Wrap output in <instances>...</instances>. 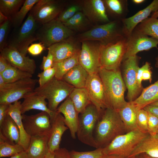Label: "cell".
<instances>
[{"mask_svg":"<svg viewBox=\"0 0 158 158\" xmlns=\"http://www.w3.org/2000/svg\"><path fill=\"white\" fill-rule=\"evenodd\" d=\"M57 111L63 114L64 123L70 130L72 138L75 139L79 124V114L69 97L58 108Z\"/></svg>","mask_w":158,"mask_h":158,"instance_id":"cell-21","label":"cell"},{"mask_svg":"<svg viewBox=\"0 0 158 158\" xmlns=\"http://www.w3.org/2000/svg\"><path fill=\"white\" fill-rule=\"evenodd\" d=\"M140 58L136 55L130 57L122 62L123 79L128 90L127 99L129 102L136 99L143 89L138 85L136 77Z\"/></svg>","mask_w":158,"mask_h":158,"instance_id":"cell-11","label":"cell"},{"mask_svg":"<svg viewBox=\"0 0 158 158\" xmlns=\"http://www.w3.org/2000/svg\"><path fill=\"white\" fill-rule=\"evenodd\" d=\"M49 137H31L29 147L26 151L28 158H45L49 152L48 147Z\"/></svg>","mask_w":158,"mask_h":158,"instance_id":"cell-25","label":"cell"},{"mask_svg":"<svg viewBox=\"0 0 158 158\" xmlns=\"http://www.w3.org/2000/svg\"><path fill=\"white\" fill-rule=\"evenodd\" d=\"M149 134L138 128L119 135L102 148L103 153L105 156L128 158Z\"/></svg>","mask_w":158,"mask_h":158,"instance_id":"cell-3","label":"cell"},{"mask_svg":"<svg viewBox=\"0 0 158 158\" xmlns=\"http://www.w3.org/2000/svg\"><path fill=\"white\" fill-rule=\"evenodd\" d=\"M82 8L83 12L90 21L105 23L110 21L103 0H85Z\"/></svg>","mask_w":158,"mask_h":158,"instance_id":"cell-18","label":"cell"},{"mask_svg":"<svg viewBox=\"0 0 158 158\" xmlns=\"http://www.w3.org/2000/svg\"><path fill=\"white\" fill-rule=\"evenodd\" d=\"M45 97L34 90L27 94L24 98L21 104L20 111L22 114L32 109H36L45 111L49 115L50 120L55 117L56 112L50 110L48 108V103Z\"/></svg>","mask_w":158,"mask_h":158,"instance_id":"cell-20","label":"cell"},{"mask_svg":"<svg viewBox=\"0 0 158 158\" xmlns=\"http://www.w3.org/2000/svg\"><path fill=\"white\" fill-rule=\"evenodd\" d=\"M54 152V158H71L69 152L65 148H60Z\"/></svg>","mask_w":158,"mask_h":158,"instance_id":"cell-48","label":"cell"},{"mask_svg":"<svg viewBox=\"0 0 158 158\" xmlns=\"http://www.w3.org/2000/svg\"><path fill=\"white\" fill-rule=\"evenodd\" d=\"M80 114L76 133L78 139L85 144L98 148L94 134L96 125L101 117L100 114L91 103Z\"/></svg>","mask_w":158,"mask_h":158,"instance_id":"cell-6","label":"cell"},{"mask_svg":"<svg viewBox=\"0 0 158 158\" xmlns=\"http://www.w3.org/2000/svg\"><path fill=\"white\" fill-rule=\"evenodd\" d=\"M47 49L53 56L54 63L70 57L80 51L71 37L53 44Z\"/></svg>","mask_w":158,"mask_h":158,"instance_id":"cell-23","label":"cell"},{"mask_svg":"<svg viewBox=\"0 0 158 158\" xmlns=\"http://www.w3.org/2000/svg\"><path fill=\"white\" fill-rule=\"evenodd\" d=\"M151 17L157 18H158V10L157 11L152 13Z\"/></svg>","mask_w":158,"mask_h":158,"instance_id":"cell-59","label":"cell"},{"mask_svg":"<svg viewBox=\"0 0 158 158\" xmlns=\"http://www.w3.org/2000/svg\"><path fill=\"white\" fill-rule=\"evenodd\" d=\"M69 97L79 114L83 112L86 107L92 103L85 88H74Z\"/></svg>","mask_w":158,"mask_h":158,"instance_id":"cell-31","label":"cell"},{"mask_svg":"<svg viewBox=\"0 0 158 158\" xmlns=\"http://www.w3.org/2000/svg\"><path fill=\"white\" fill-rule=\"evenodd\" d=\"M128 38L107 45L99 44L101 67L109 70L120 69L126 53Z\"/></svg>","mask_w":158,"mask_h":158,"instance_id":"cell-8","label":"cell"},{"mask_svg":"<svg viewBox=\"0 0 158 158\" xmlns=\"http://www.w3.org/2000/svg\"><path fill=\"white\" fill-rule=\"evenodd\" d=\"M158 41L157 40L133 31L128 38L126 50L123 61L130 57L136 55L140 51H148L154 47L158 49Z\"/></svg>","mask_w":158,"mask_h":158,"instance_id":"cell-16","label":"cell"},{"mask_svg":"<svg viewBox=\"0 0 158 158\" xmlns=\"http://www.w3.org/2000/svg\"><path fill=\"white\" fill-rule=\"evenodd\" d=\"M9 104H0V125L4 121L7 115V111Z\"/></svg>","mask_w":158,"mask_h":158,"instance_id":"cell-49","label":"cell"},{"mask_svg":"<svg viewBox=\"0 0 158 158\" xmlns=\"http://www.w3.org/2000/svg\"><path fill=\"white\" fill-rule=\"evenodd\" d=\"M56 69L53 66L38 74V82L39 87H42L47 83L55 76Z\"/></svg>","mask_w":158,"mask_h":158,"instance_id":"cell-43","label":"cell"},{"mask_svg":"<svg viewBox=\"0 0 158 158\" xmlns=\"http://www.w3.org/2000/svg\"><path fill=\"white\" fill-rule=\"evenodd\" d=\"M155 60V66L156 68H158V55L156 58Z\"/></svg>","mask_w":158,"mask_h":158,"instance_id":"cell-60","label":"cell"},{"mask_svg":"<svg viewBox=\"0 0 158 158\" xmlns=\"http://www.w3.org/2000/svg\"><path fill=\"white\" fill-rule=\"evenodd\" d=\"M79 55V63L89 74L98 73L101 67L99 43L90 41L82 42Z\"/></svg>","mask_w":158,"mask_h":158,"instance_id":"cell-13","label":"cell"},{"mask_svg":"<svg viewBox=\"0 0 158 158\" xmlns=\"http://www.w3.org/2000/svg\"><path fill=\"white\" fill-rule=\"evenodd\" d=\"M104 158H122L114 156H105Z\"/></svg>","mask_w":158,"mask_h":158,"instance_id":"cell-61","label":"cell"},{"mask_svg":"<svg viewBox=\"0 0 158 158\" xmlns=\"http://www.w3.org/2000/svg\"><path fill=\"white\" fill-rule=\"evenodd\" d=\"M152 72L151 70L150 64L143 70L142 74V80H149L151 83L152 80Z\"/></svg>","mask_w":158,"mask_h":158,"instance_id":"cell-51","label":"cell"},{"mask_svg":"<svg viewBox=\"0 0 158 158\" xmlns=\"http://www.w3.org/2000/svg\"><path fill=\"white\" fill-rule=\"evenodd\" d=\"M143 109L158 117V106L150 104L146 106Z\"/></svg>","mask_w":158,"mask_h":158,"instance_id":"cell-53","label":"cell"},{"mask_svg":"<svg viewBox=\"0 0 158 158\" xmlns=\"http://www.w3.org/2000/svg\"><path fill=\"white\" fill-rule=\"evenodd\" d=\"M73 31L56 19L42 24L36 33L38 40L47 49L51 45L71 37Z\"/></svg>","mask_w":158,"mask_h":158,"instance_id":"cell-7","label":"cell"},{"mask_svg":"<svg viewBox=\"0 0 158 158\" xmlns=\"http://www.w3.org/2000/svg\"><path fill=\"white\" fill-rule=\"evenodd\" d=\"M99 74L103 83L109 107L118 111L127 104L124 98L126 86L120 69L109 70L100 67Z\"/></svg>","mask_w":158,"mask_h":158,"instance_id":"cell-2","label":"cell"},{"mask_svg":"<svg viewBox=\"0 0 158 158\" xmlns=\"http://www.w3.org/2000/svg\"><path fill=\"white\" fill-rule=\"evenodd\" d=\"M79 52L67 59L54 63L53 66L56 69L55 76L56 78L59 79H62L63 76L66 73L79 64L78 58Z\"/></svg>","mask_w":158,"mask_h":158,"instance_id":"cell-34","label":"cell"},{"mask_svg":"<svg viewBox=\"0 0 158 158\" xmlns=\"http://www.w3.org/2000/svg\"><path fill=\"white\" fill-rule=\"evenodd\" d=\"M45 158H54V152H49Z\"/></svg>","mask_w":158,"mask_h":158,"instance_id":"cell-57","label":"cell"},{"mask_svg":"<svg viewBox=\"0 0 158 158\" xmlns=\"http://www.w3.org/2000/svg\"><path fill=\"white\" fill-rule=\"evenodd\" d=\"M148 112L147 111L144 109L138 111L137 120L138 128L141 130L145 133H148Z\"/></svg>","mask_w":158,"mask_h":158,"instance_id":"cell-42","label":"cell"},{"mask_svg":"<svg viewBox=\"0 0 158 158\" xmlns=\"http://www.w3.org/2000/svg\"><path fill=\"white\" fill-rule=\"evenodd\" d=\"M127 131L118 111L108 107L103 112L94 132L98 148H103L117 136Z\"/></svg>","mask_w":158,"mask_h":158,"instance_id":"cell-1","label":"cell"},{"mask_svg":"<svg viewBox=\"0 0 158 158\" xmlns=\"http://www.w3.org/2000/svg\"><path fill=\"white\" fill-rule=\"evenodd\" d=\"M25 1L24 0H0V11L11 19Z\"/></svg>","mask_w":158,"mask_h":158,"instance_id":"cell-36","label":"cell"},{"mask_svg":"<svg viewBox=\"0 0 158 158\" xmlns=\"http://www.w3.org/2000/svg\"><path fill=\"white\" fill-rule=\"evenodd\" d=\"M39 0H25L20 9L11 19L12 25L17 28L22 25L23 21L27 14L30 11Z\"/></svg>","mask_w":158,"mask_h":158,"instance_id":"cell-37","label":"cell"},{"mask_svg":"<svg viewBox=\"0 0 158 158\" xmlns=\"http://www.w3.org/2000/svg\"><path fill=\"white\" fill-rule=\"evenodd\" d=\"M10 158H28V157L26 152L25 151L11 157Z\"/></svg>","mask_w":158,"mask_h":158,"instance_id":"cell-54","label":"cell"},{"mask_svg":"<svg viewBox=\"0 0 158 158\" xmlns=\"http://www.w3.org/2000/svg\"><path fill=\"white\" fill-rule=\"evenodd\" d=\"M21 104V102L18 101L9 104L7 114L12 118L18 126L20 132V140L18 144L21 146L26 151L29 146L31 137L24 128L20 111Z\"/></svg>","mask_w":158,"mask_h":158,"instance_id":"cell-24","label":"cell"},{"mask_svg":"<svg viewBox=\"0 0 158 158\" xmlns=\"http://www.w3.org/2000/svg\"><path fill=\"white\" fill-rule=\"evenodd\" d=\"M85 88L91 103L101 116L103 111L109 107L103 84L98 73L89 74Z\"/></svg>","mask_w":158,"mask_h":158,"instance_id":"cell-14","label":"cell"},{"mask_svg":"<svg viewBox=\"0 0 158 158\" xmlns=\"http://www.w3.org/2000/svg\"><path fill=\"white\" fill-rule=\"evenodd\" d=\"M50 121L51 128L48 147L49 152H54L60 148L62 135L68 128L64 123V116L57 111L55 117Z\"/></svg>","mask_w":158,"mask_h":158,"instance_id":"cell-22","label":"cell"},{"mask_svg":"<svg viewBox=\"0 0 158 158\" xmlns=\"http://www.w3.org/2000/svg\"><path fill=\"white\" fill-rule=\"evenodd\" d=\"M138 110L131 102L118 111L127 132L138 128L137 123Z\"/></svg>","mask_w":158,"mask_h":158,"instance_id":"cell-30","label":"cell"},{"mask_svg":"<svg viewBox=\"0 0 158 158\" xmlns=\"http://www.w3.org/2000/svg\"><path fill=\"white\" fill-rule=\"evenodd\" d=\"M38 23L29 13L6 46L14 48L26 56L28 47L32 42L37 40L36 33L39 28Z\"/></svg>","mask_w":158,"mask_h":158,"instance_id":"cell-9","label":"cell"},{"mask_svg":"<svg viewBox=\"0 0 158 158\" xmlns=\"http://www.w3.org/2000/svg\"><path fill=\"white\" fill-rule=\"evenodd\" d=\"M62 7L57 1L39 0L29 13L36 21L42 24L56 19L62 11Z\"/></svg>","mask_w":158,"mask_h":158,"instance_id":"cell-15","label":"cell"},{"mask_svg":"<svg viewBox=\"0 0 158 158\" xmlns=\"http://www.w3.org/2000/svg\"><path fill=\"white\" fill-rule=\"evenodd\" d=\"M54 63V57L51 52L48 50V54L46 56H44L42 63L40 66L41 69L43 71L52 67Z\"/></svg>","mask_w":158,"mask_h":158,"instance_id":"cell-46","label":"cell"},{"mask_svg":"<svg viewBox=\"0 0 158 158\" xmlns=\"http://www.w3.org/2000/svg\"><path fill=\"white\" fill-rule=\"evenodd\" d=\"M145 153L158 158V134H149L136 148L128 158Z\"/></svg>","mask_w":158,"mask_h":158,"instance_id":"cell-28","label":"cell"},{"mask_svg":"<svg viewBox=\"0 0 158 158\" xmlns=\"http://www.w3.org/2000/svg\"><path fill=\"white\" fill-rule=\"evenodd\" d=\"M0 51V55L12 66L33 74L36 68L35 60L25 56L16 49L6 46Z\"/></svg>","mask_w":158,"mask_h":158,"instance_id":"cell-17","label":"cell"},{"mask_svg":"<svg viewBox=\"0 0 158 158\" xmlns=\"http://www.w3.org/2000/svg\"><path fill=\"white\" fill-rule=\"evenodd\" d=\"M107 10L118 20L125 18L128 11L127 1L123 0H103Z\"/></svg>","mask_w":158,"mask_h":158,"instance_id":"cell-33","label":"cell"},{"mask_svg":"<svg viewBox=\"0 0 158 158\" xmlns=\"http://www.w3.org/2000/svg\"><path fill=\"white\" fill-rule=\"evenodd\" d=\"M129 158H139L138 155Z\"/></svg>","mask_w":158,"mask_h":158,"instance_id":"cell-63","label":"cell"},{"mask_svg":"<svg viewBox=\"0 0 158 158\" xmlns=\"http://www.w3.org/2000/svg\"><path fill=\"white\" fill-rule=\"evenodd\" d=\"M150 65V63L149 62H146L140 68L139 67L138 69L136 76L137 80L138 85L141 87H142L141 84L142 80V73L143 70Z\"/></svg>","mask_w":158,"mask_h":158,"instance_id":"cell-50","label":"cell"},{"mask_svg":"<svg viewBox=\"0 0 158 158\" xmlns=\"http://www.w3.org/2000/svg\"><path fill=\"white\" fill-rule=\"evenodd\" d=\"M71 158H104L102 148L99 147L94 150L80 152L72 150L69 152Z\"/></svg>","mask_w":158,"mask_h":158,"instance_id":"cell-40","label":"cell"},{"mask_svg":"<svg viewBox=\"0 0 158 158\" xmlns=\"http://www.w3.org/2000/svg\"><path fill=\"white\" fill-rule=\"evenodd\" d=\"M24 129L30 137L50 136L51 124L50 117L47 112H41L33 115L22 114Z\"/></svg>","mask_w":158,"mask_h":158,"instance_id":"cell-12","label":"cell"},{"mask_svg":"<svg viewBox=\"0 0 158 158\" xmlns=\"http://www.w3.org/2000/svg\"><path fill=\"white\" fill-rule=\"evenodd\" d=\"M133 31L150 36L158 41V19L148 18L138 24Z\"/></svg>","mask_w":158,"mask_h":158,"instance_id":"cell-32","label":"cell"},{"mask_svg":"<svg viewBox=\"0 0 158 158\" xmlns=\"http://www.w3.org/2000/svg\"><path fill=\"white\" fill-rule=\"evenodd\" d=\"M37 80L32 78L5 84L0 87V104H11L33 91Z\"/></svg>","mask_w":158,"mask_h":158,"instance_id":"cell-10","label":"cell"},{"mask_svg":"<svg viewBox=\"0 0 158 158\" xmlns=\"http://www.w3.org/2000/svg\"><path fill=\"white\" fill-rule=\"evenodd\" d=\"M156 133H157V134H158V130H157V132Z\"/></svg>","mask_w":158,"mask_h":158,"instance_id":"cell-64","label":"cell"},{"mask_svg":"<svg viewBox=\"0 0 158 158\" xmlns=\"http://www.w3.org/2000/svg\"><path fill=\"white\" fill-rule=\"evenodd\" d=\"M11 25L12 23L10 19L0 25V51L6 47V40Z\"/></svg>","mask_w":158,"mask_h":158,"instance_id":"cell-44","label":"cell"},{"mask_svg":"<svg viewBox=\"0 0 158 158\" xmlns=\"http://www.w3.org/2000/svg\"><path fill=\"white\" fill-rule=\"evenodd\" d=\"M141 93L136 99L131 102L138 110L158 101V80L143 89Z\"/></svg>","mask_w":158,"mask_h":158,"instance_id":"cell-27","label":"cell"},{"mask_svg":"<svg viewBox=\"0 0 158 158\" xmlns=\"http://www.w3.org/2000/svg\"><path fill=\"white\" fill-rule=\"evenodd\" d=\"M158 10V0H154L147 7L131 17L121 20L124 33L127 38L132 34L136 26L148 18L152 13Z\"/></svg>","mask_w":158,"mask_h":158,"instance_id":"cell-19","label":"cell"},{"mask_svg":"<svg viewBox=\"0 0 158 158\" xmlns=\"http://www.w3.org/2000/svg\"><path fill=\"white\" fill-rule=\"evenodd\" d=\"M150 104L158 106V101L153 103Z\"/></svg>","mask_w":158,"mask_h":158,"instance_id":"cell-62","label":"cell"},{"mask_svg":"<svg viewBox=\"0 0 158 158\" xmlns=\"http://www.w3.org/2000/svg\"><path fill=\"white\" fill-rule=\"evenodd\" d=\"M79 40L97 41L102 45L116 42L127 38L123 30L121 20H116L104 24L97 25L78 35Z\"/></svg>","mask_w":158,"mask_h":158,"instance_id":"cell-4","label":"cell"},{"mask_svg":"<svg viewBox=\"0 0 158 158\" xmlns=\"http://www.w3.org/2000/svg\"><path fill=\"white\" fill-rule=\"evenodd\" d=\"M46 48L41 43L32 44L28 49V52L32 55L35 56L40 54Z\"/></svg>","mask_w":158,"mask_h":158,"instance_id":"cell-47","label":"cell"},{"mask_svg":"<svg viewBox=\"0 0 158 158\" xmlns=\"http://www.w3.org/2000/svg\"><path fill=\"white\" fill-rule=\"evenodd\" d=\"M74 88L63 80L54 77L45 85L35 88L34 91L44 96L48 101L49 109L56 112L59 104L69 97Z\"/></svg>","mask_w":158,"mask_h":158,"instance_id":"cell-5","label":"cell"},{"mask_svg":"<svg viewBox=\"0 0 158 158\" xmlns=\"http://www.w3.org/2000/svg\"><path fill=\"white\" fill-rule=\"evenodd\" d=\"M0 135L11 145L19 143L20 138L19 130L13 119L7 114L0 125Z\"/></svg>","mask_w":158,"mask_h":158,"instance_id":"cell-26","label":"cell"},{"mask_svg":"<svg viewBox=\"0 0 158 158\" xmlns=\"http://www.w3.org/2000/svg\"><path fill=\"white\" fill-rule=\"evenodd\" d=\"M25 151L19 144L12 145L6 141L0 135V157H12Z\"/></svg>","mask_w":158,"mask_h":158,"instance_id":"cell-38","label":"cell"},{"mask_svg":"<svg viewBox=\"0 0 158 158\" xmlns=\"http://www.w3.org/2000/svg\"><path fill=\"white\" fill-rule=\"evenodd\" d=\"M11 65L6 59L0 55V73L4 72Z\"/></svg>","mask_w":158,"mask_h":158,"instance_id":"cell-52","label":"cell"},{"mask_svg":"<svg viewBox=\"0 0 158 158\" xmlns=\"http://www.w3.org/2000/svg\"><path fill=\"white\" fill-rule=\"evenodd\" d=\"M89 75L87 72L79 64L66 73L62 80L75 88H85Z\"/></svg>","mask_w":158,"mask_h":158,"instance_id":"cell-29","label":"cell"},{"mask_svg":"<svg viewBox=\"0 0 158 158\" xmlns=\"http://www.w3.org/2000/svg\"><path fill=\"white\" fill-rule=\"evenodd\" d=\"M8 19L7 17L0 11V25L3 23Z\"/></svg>","mask_w":158,"mask_h":158,"instance_id":"cell-55","label":"cell"},{"mask_svg":"<svg viewBox=\"0 0 158 158\" xmlns=\"http://www.w3.org/2000/svg\"><path fill=\"white\" fill-rule=\"evenodd\" d=\"M145 1V0H132L133 2L135 4H141L143 2H144Z\"/></svg>","mask_w":158,"mask_h":158,"instance_id":"cell-58","label":"cell"},{"mask_svg":"<svg viewBox=\"0 0 158 158\" xmlns=\"http://www.w3.org/2000/svg\"><path fill=\"white\" fill-rule=\"evenodd\" d=\"M7 83L14 82L32 78V75L22 71L10 65L4 72L0 73Z\"/></svg>","mask_w":158,"mask_h":158,"instance_id":"cell-35","label":"cell"},{"mask_svg":"<svg viewBox=\"0 0 158 158\" xmlns=\"http://www.w3.org/2000/svg\"><path fill=\"white\" fill-rule=\"evenodd\" d=\"M88 21V19L83 12L80 11L63 23L66 27L73 31L79 30L83 28L87 25Z\"/></svg>","mask_w":158,"mask_h":158,"instance_id":"cell-39","label":"cell"},{"mask_svg":"<svg viewBox=\"0 0 158 158\" xmlns=\"http://www.w3.org/2000/svg\"><path fill=\"white\" fill-rule=\"evenodd\" d=\"M148 112V133L150 134H156L158 129V117L152 113Z\"/></svg>","mask_w":158,"mask_h":158,"instance_id":"cell-45","label":"cell"},{"mask_svg":"<svg viewBox=\"0 0 158 158\" xmlns=\"http://www.w3.org/2000/svg\"><path fill=\"white\" fill-rule=\"evenodd\" d=\"M138 155L139 158H156L152 157L145 153H141Z\"/></svg>","mask_w":158,"mask_h":158,"instance_id":"cell-56","label":"cell"},{"mask_svg":"<svg viewBox=\"0 0 158 158\" xmlns=\"http://www.w3.org/2000/svg\"><path fill=\"white\" fill-rule=\"evenodd\" d=\"M81 10H82V7L79 5H71L65 10L62 11L56 19L62 23H65Z\"/></svg>","mask_w":158,"mask_h":158,"instance_id":"cell-41","label":"cell"}]
</instances>
